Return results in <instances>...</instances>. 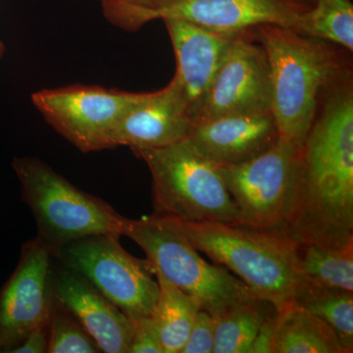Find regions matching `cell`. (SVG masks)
Returning a JSON list of instances; mask_svg holds the SVG:
<instances>
[{
    "label": "cell",
    "instance_id": "cell-26",
    "mask_svg": "<svg viewBox=\"0 0 353 353\" xmlns=\"http://www.w3.org/2000/svg\"><path fill=\"white\" fill-rule=\"evenodd\" d=\"M130 320L132 334L128 353H164L163 345L152 316Z\"/></svg>",
    "mask_w": 353,
    "mask_h": 353
},
{
    "label": "cell",
    "instance_id": "cell-17",
    "mask_svg": "<svg viewBox=\"0 0 353 353\" xmlns=\"http://www.w3.org/2000/svg\"><path fill=\"white\" fill-rule=\"evenodd\" d=\"M272 353H347L328 324L296 303L278 308Z\"/></svg>",
    "mask_w": 353,
    "mask_h": 353
},
{
    "label": "cell",
    "instance_id": "cell-12",
    "mask_svg": "<svg viewBox=\"0 0 353 353\" xmlns=\"http://www.w3.org/2000/svg\"><path fill=\"white\" fill-rule=\"evenodd\" d=\"M315 0H159L155 20L180 19L224 32H241L262 24L296 30Z\"/></svg>",
    "mask_w": 353,
    "mask_h": 353
},
{
    "label": "cell",
    "instance_id": "cell-1",
    "mask_svg": "<svg viewBox=\"0 0 353 353\" xmlns=\"http://www.w3.org/2000/svg\"><path fill=\"white\" fill-rule=\"evenodd\" d=\"M299 155L282 228L296 241L353 245V90L323 97Z\"/></svg>",
    "mask_w": 353,
    "mask_h": 353
},
{
    "label": "cell",
    "instance_id": "cell-29",
    "mask_svg": "<svg viewBox=\"0 0 353 353\" xmlns=\"http://www.w3.org/2000/svg\"><path fill=\"white\" fill-rule=\"evenodd\" d=\"M4 51H6V48H4V44L0 41V59H1L2 57H3Z\"/></svg>",
    "mask_w": 353,
    "mask_h": 353
},
{
    "label": "cell",
    "instance_id": "cell-2",
    "mask_svg": "<svg viewBox=\"0 0 353 353\" xmlns=\"http://www.w3.org/2000/svg\"><path fill=\"white\" fill-rule=\"evenodd\" d=\"M270 66L271 112L279 139L297 150L321 103V97L350 72L329 41L303 36L275 24L254 27Z\"/></svg>",
    "mask_w": 353,
    "mask_h": 353
},
{
    "label": "cell",
    "instance_id": "cell-4",
    "mask_svg": "<svg viewBox=\"0 0 353 353\" xmlns=\"http://www.w3.org/2000/svg\"><path fill=\"white\" fill-rule=\"evenodd\" d=\"M132 152L152 174L154 214L183 222L239 224V212L220 165L183 139L173 145Z\"/></svg>",
    "mask_w": 353,
    "mask_h": 353
},
{
    "label": "cell",
    "instance_id": "cell-9",
    "mask_svg": "<svg viewBox=\"0 0 353 353\" xmlns=\"http://www.w3.org/2000/svg\"><path fill=\"white\" fill-rule=\"evenodd\" d=\"M299 152L279 139L270 150L250 161L220 166L238 209V225L282 228Z\"/></svg>",
    "mask_w": 353,
    "mask_h": 353
},
{
    "label": "cell",
    "instance_id": "cell-19",
    "mask_svg": "<svg viewBox=\"0 0 353 353\" xmlns=\"http://www.w3.org/2000/svg\"><path fill=\"white\" fill-rule=\"evenodd\" d=\"M159 285V296L152 315L164 353H181L201 305L194 297L153 270Z\"/></svg>",
    "mask_w": 353,
    "mask_h": 353
},
{
    "label": "cell",
    "instance_id": "cell-7",
    "mask_svg": "<svg viewBox=\"0 0 353 353\" xmlns=\"http://www.w3.org/2000/svg\"><path fill=\"white\" fill-rule=\"evenodd\" d=\"M54 255L65 268L85 278L129 319L153 314L159 285L152 264L127 252L119 236H87L72 241Z\"/></svg>",
    "mask_w": 353,
    "mask_h": 353
},
{
    "label": "cell",
    "instance_id": "cell-14",
    "mask_svg": "<svg viewBox=\"0 0 353 353\" xmlns=\"http://www.w3.org/2000/svg\"><path fill=\"white\" fill-rule=\"evenodd\" d=\"M194 125L192 111L173 80L145 97L123 118L113 134V148L152 150L179 143Z\"/></svg>",
    "mask_w": 353,
    "mask_h": 353
},
{
    "label": "cell",
    "instance_id": "cell-22",
    "mask_svg": "<svg viewBox=\"0 0 353 353\" xmlns=\"http://www.w3.org/2000/svg\"><path fill=\"white\" fill-rule=\"evenodd\" d=\"M294 31L352 51V3L350 0H315L314 6L301 18Z\"/></svg>",
    "mask_w": 353,
    "mask_h": 353
},
{
    "label": "cell",
    "instance_id": "cell-20",
    "mask_svg": "<svg viewBox=\"0 0 353 353\" xmlns=\"http://www.w3.org/2000/svg\"><path fill=\"white\" fill-rule=\"evenodd\" d=\"M296 256L308 282L353 292V245L333 248L296 241Z\"/></svg>",
    "mask_w": 353,
    "mask_h": 353
},
{
    "label": "cell",
    "instance_id": "cell-10",
    "mask_svg": "<svg viewBox=\"0 0 353 353\" xmlns=\"http://www.w3.org/2000/svg\"><path fill=\"white\" fill-rule=\"evenodd\" d=\"M271 112L270 66L254 28L239 32L230 46L194 124L234 114Z\"/></svg>",
    "mask_w": 353,
    "mask_h": 353
},
{
    "label": "cell",
    "instance_id": "cell-6",
    "mask_svg": "<svg viewBox=\"0 0 353 353\" xmlns=\"http://www.w3.org/2000/svg\"><path fill=\"white\" fill-rule=\"evenodd\" d=\"M122 236L141 246L153 270L196 299L213 317L231 304L255 296L226 268L202 259L189 239L166 218H124Z\"/></svg>",
    "mask_w": 353,
    "mask_h": 353
},
{
    "label": "cell",
    "instance_id": "cell-23",
    "mask_svg": "<svg viewBox=\"0 0 353 353\" xmlns=\"http://www.w3.org/2000/svg\"><path fill=\"white\" fill-rule=\"evenodd\" d=\"M48 352H101L94 341L57 301L51 311L48 326Z\"/></svg>",
    "mask_w": 353,
    "mask_h": 353
},
{
    "label": "cell",
    "instance_id": "cell-21",
    "mask_svg": "<svg viewBox=\"0 0 353 353\" xmlns=\"http://www.w3.org/2000/svg\"><path fill=\"white\" fill-rule=\"evenodd\" d=\"M294 303L328 324L345 352H353V292L306 281Z\"/></svg>",
    "mask_w": 353,
    "mask_h": 353
},
{
    "label": "cell",
    "instance_id": "cell-16",
    "mask_svg": "<svg viewBox=\"0 0 353 353\" xmlns=\"http://www.w3.org/2000/svg\"><path fill=\"white\" fill-rule=\"evenodd\" d=\"M187 139L224 166L259 157L277 143L279 134L272 112L234 114L196 123Z\"/></svg>",
    "mask_w": 353,
    "mask_h": 353
},
{
    "label": "cell",
    "instance_id": "cell-3",
    "mask_svg": "<svg viewBox=\"0 0 353 353\" xmlns=\"http://www.w3.org/2000/svg\"><path fill=\"white\" fill-rule=\"evenodd\" d=\"M166 219L199 252L233 272L253 294L278 308L292 303L306 282L297 260L296 241L284 230Z\"/></svg>",
    "mask_w": 353,
    "mask_h": 353
},
{
    "label": "cell",
    "instance_id": "cell-15",
    "mask_svg": "<svg viewBox=\"0 0 353 353\" xmlns=\"http://www.w3.org/2000/svg\"><path fill=\"white\" fill-rule=\"evenodd\" d=\"M53 294L101 352L128 353L131 320L85 278L67 268L59 270L53 274Z\"/></svg>",
    "mask_w": 353,
    "mask_h": 353
},
{
    "label": "cell",
    "instance_id": "cell-24",
    "mask_svg": "<svg viewBox=\"0 0 353 353\" xmlns=\"http://www.w3.org/2000/svg\"><path fill=\"white\" fill-rule=\"evenodd\" d=\"M159 0H101L104 16L111 24L137 31L146 23L155 20Z\"/></svg>",
    "mask_w": 353,
    "mask_h": 353
},
{
    "label": "cell",
    "instance_id": "cell-25",
    "mask_svg": "<svg viewBox=\"0 0 353 353\" xmlns=\"http://www.w3.org/2000/svg\"><path fill=\"white\" fill-rule=\"evenodd\" d=\"M214 339L215 318L201 308L181 353H212Z\"/></svg>",
    "mask_w": 353,
    "mask_h": 353
},
{
    "label": "cell",
    "instance_id": "cell-28",
    "mask_svg": "<svg viewBox=\"0 0 353 353\" xmlns=\"http://www.w3.org/2000/svg\"><path fill=\"white\" fill-rule=\"evenodd\" d=\"M48 326L43 325L34 329L17 345L11 353H43L48 352Z\"/></svg>",
    "mask_w": 353,
    "mask_h": 353
},
{
    "label": "cell",
    "instance_id": "cell-18",
    "mask_svg": "<svg viewBox=\"0 0 353 353\" xmlns=\"http://www.w3.org/2000/svg\"><path fill=\"white\" fill-rule=\"evenodd\" d=\"M278 307L256 296L231 304L215 316L214 353H248L265 320Z\"/></svg>",
    "mask_w": 353,
    "mask_h": 353
},
{
    "label": "cell",
    "instance_id": "cell-5",
    "mask_svg": "<svg viewBox=\"0 0 353 353\" xmlns=\"http://www.w3.org/2000/svg\"><path fill=\"white\" fill-rule=\"evenodd\" d=\"M24 201L38 225V239L53 255L90 236H122L124 218L109 204L72 185L37 158L13 161Z\"/></svg>",
    "mask_w": 353,
    "mask_h": 353
},
{
    "label": "cell",
    "instance_id": "cell-27",
    "mask_svg": "<svg viewBox=\"0 0 353 353\" xmlns=\"http://www.w3.org/2000/svg\"><path fill=\"white\" fill-rule=\"evenodd\" d=\"M278 309L265 320L248 353H272L274 336L277 327Z\"/></svg>",
    "mask_w": 353,
    "mask_h": 353
},
{
    "label": "cell",
    "instance_id": "cell-11",
    "mask_svg": "<svg viewBox=\"0 0 353 353\" xmlns=\"http://www.w3.org/2000/svg\"><path fill=\"white\" fill-rule=\"evenodd\" d=\"M51 255L39 239L29 241L0 290V353H10L34 329L50 324L55 301Z\"/></svg>",
    "mask_w": 353,
    "mask_h": 353
},
{
    "label": "cell",
    "instance_id": "cell-8",
    "mask_svg": "<svg viewBox=\"0 0 353 353\" xmlns=\"http://www.w3.org/2000/svg\"><path fill=\"white\" fill-rule=\"evenodd\" d=\"M97 85L48 88L32 95L46 122L83 152L113 148L123 118L145 97Z\"/></svg>",
    "mask_w": 353,
    "mask_h": 353
},
{
    "label": "cell",
    "instance_id": "cell-13",
    "mask_svg": "<svg viewBox=\"0 0 353 353\" xmlns=\"http://www.w3.org/2000/svg\"><path fill=\"white\" fill-rule=\"evenodd\" d=\"M176 57L178 85L194 120L221 62L239 32L214 31L189 21L165 19Z\"/></svg>",
    "mask_w": 353,
    "mask_h": 353
}]
</instances>
